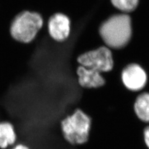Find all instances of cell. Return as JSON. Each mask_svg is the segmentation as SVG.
<instances>
[{
    "mask_svg": "<svg viewBox=\"0 0 149 149\" xmlns=\"http://www.w3.org/2000/svg\"><path fill=\"white\" fill-rule=\"evenodd\" d=\"M100 34L109 47H123L127 44L132 34L130 17L127 15H117L111 17L101 26Z\"/></svg>",
    "mask_w": 149,
    "mask_h": 149,
    "instance_id": "6da1fadb",
    "label": "cell"
},
{
    "mask_svg": "<svg viewBox=\"0 0 149 149\" xmlns=\"http://www.w3.org/2000/svg\"><path fill=\"white\" fill-rule=\"evenodd\" d=\"M92 119L81 109H77L60 122L63 137L72 146H81L89 140Z\"/></svg>",
    "mask_w": 149,
    "mask_h": 149,
    "instance_id": "7a4b0ae2",
    "label": "cell"
},
{
    "mask_svg": "<svg viewBox=\"0 0 149 149\" xmlns=\"http://www.w3.org/2000/svg\"><path fill=\"white\" fill-rule=\"evenodd\" d=\"M43 26V19L38 13L25 11L13 22L10 32L13 38L21 43L33 40Z\"/></svg>",
    "mask_w": 149,
    "mask_h": 149,
    "instance_id": "3957f363",
    "label": "cell"
},
{
    "mask_svg": "<svg viewBox=\"0 0 149 149\" xmlns=\"http://www.w3.org/2000/svg\"><path fill=\"white\" fill-rule=\"evenodd\" d=\"M77 61L80 65L101 73L112 70L114 66L111 51L104 46L80 55Z\"/></svg>",
    "mask_w": 149,
    "mask_h": 149,
    "instance_id": "277c9868",
    "label": "cell"
},
{
    "mask_svg": "<svg viewBox=\"0 0 149 149\" xmlns=\"http://www.w3.org/2000/svg\"><path fill=\"white\" fill-rule=\"evenodd\" d=\"M122 80L127 89L132 91H139L146 86L147 74L139 65L130 64L124 68L122 72Z\"/></svg>",
    "mask_w": 149,
    "mask_h": 149,
    "instance_id": "5b68a950",
    "label": "cell"
},
{
    "mask_svg": "<svg viewBox=\"0 0 149 149\" xmlns=\"http://www.w3.org/2000/svg\"><path fill=\"white\" fill-rule=\"evenodd\" d=\"M48 29L49 34L54 40L65 41L70 33V21L66 15L61 13L55 14L50 19Z\"/></svg>",
    "mask_w": 149,
    "mask_h": 149,
    "instance_id": "8992f818",
    "label": "cell"
},
{
    "mask_svg": "<svg viewBox=\"0 0 149 149\" xmlns=\"http://www.w3.org/2000/svg\"><path fill=\"white\" fill-rule=\"evenodd\" d=\"M76 73L79 85L83 88H97L105 84V79L101 73L92 69L79 65Z\"/></svg>",
    "mask_w": 149,
    "mask_h": 149,
    "instance_id": "52a82bcc",
    "label": "cell"
},
{
    "mask_svg": "<svg viewBox=\"0 0 149 149\" xmlns=\"http://www.w3.org/2000/svg\"><path fill=\"white\" fill-rule=\"evenodd\" d=\"M17 135L15 127L8 121L0 123V148L6 149L15 144Z\"/></svg>",
    "mask_w": 149,
    "mask_h": 149,
    "instance_id": "ba28073f",
    "label": "cell"
},
{
    "mask_svg": "<svg viewBox=\"0 0 149 149\" xmlns=\"http://www.w3.org/2000/svg\"><path fill=\"white\" fill-rule=\"evenodd\" d=\"M134 109L140 119L143 122L149 123V93H142L137 97Z\"/></svg>",
    "mask_w": 149,
    "mask_h": 149,
    "instance_id": "9c48e42d",
    "label": "cell"
},
{
    "mask_svg": "<svg viewBox=\"0 0 149 149\" xmlns=\"http://www.w3.org/2000/svg\"><path fill=\"white\" fill-rule=\"evenodd\" d=\"M116 8L124 12H130L138 5L139 0H111Z\"/></svg>",
    "mask_w": 149,
    "mask_h": 149,
    "instance_id": "30bf717a",
    "label": "cell"
},
{
    "mask_svg": "<svg viewBox=\"0 0 149 149\" xmlns=\"http://www.w3.org/2000/svg\"><path fill=\"white\" fill-rule=\"evenodd\" d=\"M144 139L146 146L149 148V126L147 127L144 130Z\"/></svg>",
    "mask_w": 149,
    "mask_h": 149,
    "instance_id": "8fae6325",
    "label": "cell"
},
{
    "mask_svg": "<svg viewBox=\"0 0 149 149\" xmlns=\"http://www.w3.org/2000/svg\"><path fill=\"white\" fill-rule=\"evenodd\" d=\"M11 149H30L29 147H27L26 145L22 143H19L17 145L15 146Z\"/></svg>",
    "mask_w": 149,
    "mask_h": 149,
    "instance_id": "7c38bea8",
    "label": "cell"
}]
</instances>
